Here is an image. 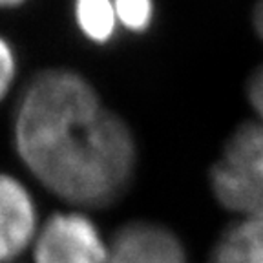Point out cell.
<instances>
[{"instance_id":"obj_2","label":"cell","mask_w":263,"mask_h":263,"mask_svg":"<svg viewBox=\"0 0 263 263\" xmlns=\"http://www.w3.org/2000/svg\"><path fill=\"white\" fill-rule=\"evenodd\" d=\"M209 183L225 210L263 221V123L249 121L230 134L210 166Z\"/></svg>"},{"instance_id":"obj_12","label":"cell","mask_w":263,"mask_h":263,"mask_svg":"<svg viewBox=\"0 0 263 263\" xmlns=\"http://www.w3.org/2000/svg\"><path fill=\"white\" fill-rule=\"evenodd\" d=\"M26 2L28 0H0V9H15Z\"/></svg>"},{"instance_id":"obj_4","label":"cell","mask_w":263,"mask_h":263,"mask_svg":"<svg viewBox=\"0 0 263 263\" xmlns=\"http://www.w3.org/2000/svg\"><path fill=\"white\" fill-rule=\"evenodd\" d=\"M106 263H189L179 236L156 221L134 219L110 238Z\"/></svg>"},{"instance_id":"obj_7","label":"cell","mask_w":263,"mask_h":263,"mask_svg":"<svg viewBox=\"0 0 263 263\" xmlns=\"http://www.w3.org/2000/svg\"><path fill=\"white\" fill-rule=\"evenodd\" d=\"M73 16L79 31L93 44H108L119 26L114 0H73Z\"/></svg>"},{"instance_id":"obj_3","label":"cell","mask_w":263,"mask_h":263,"mask_svg":"<svg viewBox=\"0 0 263 263\" xmlns=\"http://www.w3.org/2000/svg\"><path fill=\"white\" fill-rule=\"evenodd\" d=\"M110 239L84 210L53 212L33 239L35 263H106Z\"/></svg>"},{"instance_id":"obj_11","label":"cell","mask_w":263,"mask_h":263,"mask_svg":"<svg viewBox=\"0 0 263 263\" xmlns=\"http://www.w3.org/2000/svg\"><path fill=\"white\" fill-rule=\"evenodd\" d=\"M252 26L259 39L263 41V0H258L252 9Z\"/></svg>"},{"instance_id":"obj_10","label":"cell","mask_w":263,"mask_h":263,"mask_svg":"<svg viewBox=\"0 0 263 263\" xmlns=\"http://www.w3.org/2000/svg\"><path fill=\"white\" fill-rule=\"evenodd\" d=\"M247 99L249 104L258 115V121L263 123V64L258 66L247 81Z\"/></svg>"},{"instance_id":"obj_6","label":"cell","mask_w":263,"mask_h":263,"mask_svg":"<svg viewBox=\"0 0 263 263\" xmlns=\"http://www.w3.org/2000/svg\"><path fill=\"white\" fill-rule=\"evenodd\" d=\"M209 263H263V221L238 218L230 223L212 245Z\"/></svg>"},{"instance_id":"obj_5","label":"cell","mask_w":263,"mask_h":263,"mask_svg":"<svg viewBox=\"0 0 263 263\" xmlns=\"http://www.w3.org/2000/svg\"><path fill=\"white\" fill-rule=\"evenodd\" d=\"M37 203L21 179L0 172V263L31 249L39 232Z\"/></svg>"},{"instance_id":"obj_1","label":"cell","mask_w":263,"mask_h":263,"mask_svg":"<svg viewBox=\"0 0 263 263\" xmlns=\"http://www.w3.org/2000/svg\"><path fill=\"white\" fill-rule=\"evenodd\" d=\"M13 139L33 177L81 210L111 206L136 176L134 132L104 106L86 77L68 68L39 71L26 84Z\"/></svg>"},{"instance_id":"obj_8","label":"cell","mask_w":263,"mask_h":263,"mask_svg":"<svg viewBox=\"0 0 263 263\" xmlns=\"http://www.w3.org/2000/svg\"><path fill=\"white\" fill-rule=\"evenodd\" d=\"M117 22L132 33H144L150 29L156 6L154 0H114Z\"/></svg>"},{"instance_id":"obj_9","label":"cell","mask_w":263,"mask_h":263,"mask_svg":"<svg viewBox=\"0 0 263 263\" xmlns=\"http://www.w3.org/2000/svg\"><path fill=\"white\" fill-rule=\"evenodd\" d=\"M16 77V53L11 42L0 35V101L11 91Z\"/></svg>"}]
</instances>
